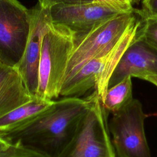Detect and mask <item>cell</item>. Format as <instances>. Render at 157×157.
Returning <instances> with one entry per match:
<instances>
[{
  "mask_svg": "<svg viewBox=\"0 0 157 157\" xmlns=\"http://www.w3.org/2000/svg\"><path fill=\"white\" fill-rule=\"evenodd\" d=\"M154 75H157V48L136 36L117 62L108 80L107 88L128 77L144 80Z\"/></svg>",
  "mask_w": 157,
  "mask_h": 157,
  "instance_id": "9c48e42d",
  "label": "cell"
},
{
  "mask_svg": "<svg viewBox=\"0 0 157 157\" xmlns=\"http://www.w3.org/2000/svg\"><path fill=\"white\" fill-rule=\"evenodd\" d=\"M136 12L118 15L91 29L75 33L74 47L66 68L64 81L72 77L90 60L108 53L137 20Z\"/></svg>",
  "mask_w": 157,
  "mask_h": 157,
  "instance_id": "3957f363",
  "label": "cell"
},
{
  "mask_svg": "<svg viewBox=\"0 0 157 157\" xmlns=\"http://www.w3.org/2000/svg\"><path fill=\"white\" fill-rule=\"evenodd\" d=\"M30 31L29 9L17 0H0V63L16 67Z\"/></svg>",
  "mask_w": 157,
  "mask_h": 157,
  "instance_id": "8992f818",
  "label": "cell"
},
{
  "mask_svg": "<svg viewBox=\"0 0 157 157\" xmlns=\"http://www.w3.org/2000/svg\"><path fill=\"white\" fill-rule=\"evenodd\" d=\"M144 80L148 81L153 85H155L157 87V75H154V76H148L144 78Z\"/></svg>",
  "mask_w": 157,
  "mask_h": 157,
  "instance_id": "d6986e66",
  "label": "cell"
},
{
  "mask_svg": "<svg viewBox=\"0 0 157 157\" xmlns=\"http://www.w3.org/2000/svg\"><path fill=\"white\" fill-rule=\"evenodd\" d=\"M112 114L108 125L118 157H151L144 131L147 115L141 102L133 98Z\"/></svg>",
  "mask_w": 157,
  "mask_h": 157,
  "instance_id": "5b68a950",
  "label": "cell"
},
{
  "mask_svg": "<svg viewBox=\"0 0 157 157\" xmlns=\"http://www.w3.org/2000/svg\"><path fill=\"white\" fill-rule=\"evenodd\" d=\"M85 99L66 97L53 104L23 128L2 136L9 143L45 157H58L73 137L80 120L91 104Z\"/></svg>",
  "mask_w": 157,
  "mask_h": 157,
  "instance_id": "6da1fadb",
  "label": "cell"
},
{
  "mask_svg": "<svg viewBox=\"0 0 157 157\" xmlns=\"http://www.w3.org/2000/svg\"><path fill=\"white\" fill-rule=\"evenodd\" d=\"M0 157H45L44 155L31 149L17 145L10 147L0 154Z\"/></svg>",
  "mask_w": 157,
  "mask_h": 157,
  "instance_id": "5bb4252c",
  "label": "cell"
},
{
  "mask_svg": "<svg viewBox=\"0 0 157 157\" xmlns=\"http://www.w3.org/2000/svg\"><path fill=\"white\" fill-rule=\"evenodd\" d=\"M124 13L93 1L78 4L56 5L50 9L53 23L64 25L75 33L86 32L104 21Z\"/></svg>",
  "mask_w": 157,
  "mask_h": 157,
  "instance_id": "ba28073f",
  "label": "cell"
},
{
  "mask_svg": "<svg viewBox=\"0 0 157 157\" xmlns=\"http://www.w3.org/2000/svg\"><path fill=\"white\" fill-rule=\"evenodd\" d=\"M93 1L109 6L125 13L136 12L130 0H93Z\"/></svg>",
  "mask_w": 157,
  "mask_h": 157,
  "instance_id": "9a60e30c",
  "label": "cell"
},
{
  "mask_svg": "<svg viewBox=\"0 0 157 157\" xmlns=\"http://www.w3.org/2000/svg\"><path fill=\"white\" fill-rule=\"evenodd\" d=\"M75 33L67 27L52 22L44 36L39 63L36 97L53 100L60 90L74 47Z\"/></svg>",
  "mask_w": 157,
  "mask_h": 157,
  "instance_id": "7a4b0ae2",
  "label": "cell"
},
{
  "mask_svg": "<svg viewBox=\"0 0 157 157\" xmlns=\"http://www.w3.org/2000/svg\"><path fill=\"white\" fill-rule=\"evenodd\" d=\"M30 13V31L23 55L16 67L27 90L36 98L39 86V63L42 40L52 23L50 9L37 2Z\"/></svg>",
  "mask_w": 157,
  "mask_h": 157,
  "instance_id": "52a82bcc",
  "label": "cell"
},
{
  "mask_svg": "<svg viewBox=\"0 0 157 157\" xmlns=\"http://www.w3.org/2000/svg\"><path fill=\"white\" fill-rule=\"evenodd\" d=\"M136 13L140 18L157 17V0H142L141 9H136Z\"/></svg>",
  "mask_w": 157,
  "mask_h": 157,
  "instance_id": "2e32d148",
  "label": "cell"
},
{
  "mask_svg": "<svg viewBox=\"0 0 157 157\" xmlns=\"http://www.w3.org/2000/svg\"><path fill=\"white\" fill-rule=\"evenodd\" d=\"M53 102L54 100L36 97L13 109L0 118V136H6L23 128L36 119Z\"/></svg>",
  "mask_w": 157,
  "mask_h": 157,
  "instance_id": "8fae6325",
  "label": "cell"
},
{
  "mask_svg": "<svg viewBox=\"0 0 157 157\" xmlns=\"http://www.w3.org/2000/svg\"><path fill=\"white\" fill-rule=\"evenodd\" d=\"M33 98L17 67L0 63V118Z\"/></svg>",
  "mask_w": 157,
  "mask_h": 157,
  "instance_id": "30bf717a",
  "label": "cell"
},
{
  "mask_svg": "<svg viewBox=\"0 0 157 157\" xmlns=\"http://www.w3.org/2000/svg\"><path fill=\"white\" fill-rule=\"evenodd\" d=\"M92 1L93 0H38V3L42 7L50 9L52 7L56 5L78 4Z\"/></svg>",
  "mask_w": 157,
  "mask_h": 157,
  "instance_id": "e0dca14e",
  "label": "cell"
},
{
  "mask_svg": "<svg viewBox=\"0 0 157 157\" xmlns=\"http://www.w3.org/2000/svg\"><path fill=\"white\" fill-rule=\"evenodd\" d=\"M140 25L136 37L157 48V17L140 18Z\"/></svg>",
  "mask_w": 157,
  "mask_h": 157,
  "instance_id": "4fadbf2b",
  "label": "cell"
},
{
  "mask_svg": "<svg viewBox=\"0 0 157 157\" xmlns=\"http://www.w3.org/2000/svg\"><path fill=\"white\" fill-rule=\"evenodd\" d=\"M140 1L141 0H130V1L131 2V4H132V6L134 5V4H139V2H140Z\"/></svg>",
  "mask_w": 157,
  "mask_h": 157,
  "instance_id": "ffe728a7",
  "label": "cell"
},
{
  "mask_svg": "<svg viewBox=\"0 0 157 157\" xmlns=\"http://www.w3.org/2000/svg\"><path fill=\"white\" fill-rule=\"evenodd\" d=\"M77 130L58 157H115L109 135L108 112L94 91Z\"/></svg>",
  "mask_w": 157,
  "mask_h": 157,
  "instance_id": "277c9868",
  "label": "cell"
},
{
  "mask_svg": "<svg viewBox=\"0 0 157 157\" xmlns=\"http://www.w3.org/2000/svg\"><path fill=\"white\" fill-rule=\"evenodd\" d=\"M131 77H128L107 89L102 104L106 111L113 113L132 101V85Z\"/></svg>",
  "mask_w": 157,
  "mask_h": 157,
  "instance_id": "7c38bea8",
  "label": "cell"
},
{
  "mask_svg": "<svg viewBox=\"0 0 157 157\" xmlns=\"http://www.w3.org/2000/svg\"><path fill=\"white\" fill-rule=\"evenodd\" d=\"M10 145V144L5 139L0 136V154L7 149Z\"/></svg>",
  "mask_w": 157,
  "mask_h": 157,
  "instance_id": "ac0fdd59",
  "label": "cell"
}]
</instances>
